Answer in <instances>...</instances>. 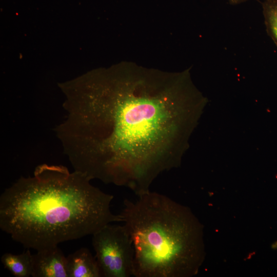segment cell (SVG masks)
Returning <instances> with one entry per match:
<instances>
[{"label": "cell", "instance_id": "3", "mask_svg": "<svg viewBox=\"0 0 277 277\" xmlns=\"http://www.w3.org/2000/svg\"><path fill=\"white\" fill-rule=\"evenodd\" d=\"M123 204L120 214L133 243L134 276L196 273L202 259L201 228L187 208L150 190Z\"/></svg>", "mask_w": 277, "mask_h": 277}, {"label": "cell", "instance_id": "7", "mask_svg": "<svg viewBox=\"0 0 277 277\" xmlns=\"http://www.w3.org/2000/svg\"><path fill=\"white\" fill-rule=\"evenodd\" d=\"M4 267L15 277H29L32 273V254L29 249L21 254L5 253L1 256Z\"/></svg>", "mask_w": 277, "mask_h": 277}, {"label": "cell", "instance_id": "8", "mask_svg": "<svg viewBox=\"0 0 277 277\" xmlns=\"http://www.w3.org/2000/svg\"><path fill=\"white\" fill-rule=\"evenodd\" d=\"M262 8L267 32L277 46V5L264 1Z\"/></svg>", "mask_w": 277, "mask_h": 277}, {"label": "cell", "instance_id": "4", "mask_svg": "<svg viewBox=\"0 0 277 277\" xmlns=\"http://www.w3.org/2000/svg\"><path fill=\"white\" fill-rule=\"evenodd\" d=\"M92 244L102 276H134V250L124 224L106 225L92 235Z\"/></svg>", "mask_w": 277, "mask_h": 277}, {"label": "cell", "instance_id": "10", "mask_svg": "<svg viewBox=\"0 0 277 277\" xmlns=\"http://www.w3.org/2000/svg\"><path fill=\"white\" fill-rule=\"evenodd\" d=\"M265 1H267L277 5V0H265Z\"/></svg>", "mask_w": 277, "mask_h": 277}, {"label": "cell", "instance_id": "1", "mask_svg": "<svg viewBox=\"0 0 277 277\" xmlns=\"http://www.w3.org/2000/svg\"><path fill=\"white\" fill-rule=\"evenodd\" d=\"M189 77L122 62L60 84L67 115L55 131L74 171L149 191L178 163Z\"/></svg>", "mask_w": 277, "mask_h": 277}, {"label": "cell", "instance_id": "5", "mask_svg": "<svg viewBox=\"0 0 277 277\" xmlns=\"http://www.w3.org/2000/svg\"><path fill=\"white\" fill-rule=\"evenodd\" d=\"M32 277H68L67 258L57 246L32 254Z\"/></svg>", "mask_w": 277, "mask_h": 277}, {"label": "cell", "instance_id": "2", "mask_svg": "<svg viewBox=\"0 0 277 277\" xmlns=\"http://www.w3.org/2000/svg\"><path fill=\"white\" fill-rule=\"evenodd\" d=\"M84 174L43 164L21 176L0 196V228L25 248L36 251L93 235L123 222L111 209L113 196Z\"/></svg>", "mask_w": 277, "mask_h": 277}, {"label": "cell", "instance_id": "9", "mask_svg": "<svg viewBox=\"0 0 277 277\" xmlns=\"http://www.w3.org/2000/svg\"><path fill=\"white\" fill-rule=\"evenodd\" d=\"M229 2L232 4H239L245 2H247L248 0H228Z\"/></svg>", "mask_w": 277, "mask_h": 277}, {"label": "cell", "instance_id": "6", "mask_svg": "<svg viewBox=\"0 0 277 277\" xmlns=\"http://www.w3.org/2000/svg\"><path fill=\"white\" fill-rule=\"evenodd\" d=\"M68 277H101V269L95 256L82 247L67 257Z\"/></svg>", "mask_w": 277, "mask_h": 277}]
</instances>
